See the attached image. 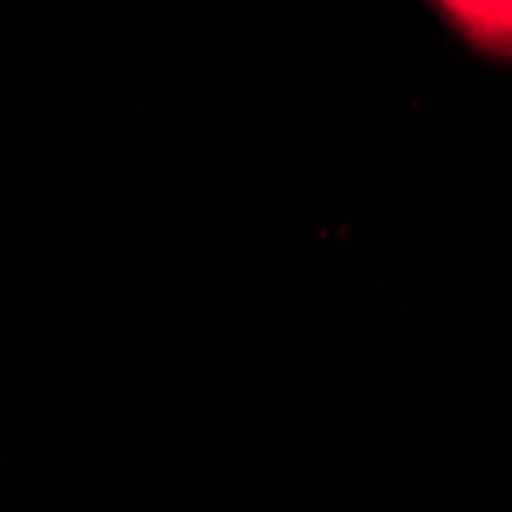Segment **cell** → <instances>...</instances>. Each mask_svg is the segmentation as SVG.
<instances>
[{"label": "cell", "mask_w": 512, "mask_h": 512, "mask_svg": "<svg viewBox=\"0 0 512 512\" xmlns=\"http://www.w3.org/2000/svg\"><path fill=\"white\" fill-rule=\"evenodd\" d=\"M445 10L485 50L512 56V4H448Z\"/></svg>", "instance_id": "1"}]
</instances>
